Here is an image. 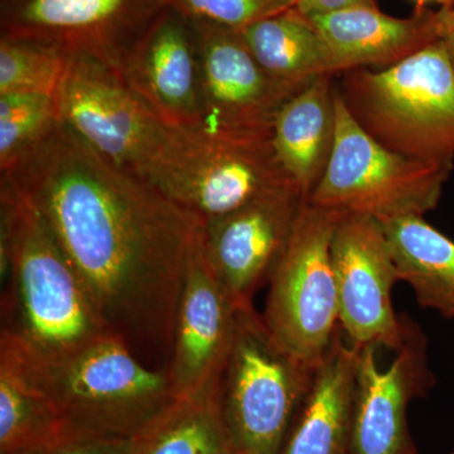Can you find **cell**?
I'll return each instance as SVG.
<instances>
[{
	"instance_id": "6da1fadb",
	"label": "cell",
	"mask_w": 454,
	"mask_h": 454,
	"mask_svg": "<svg viewBox=\"0 0 454 454\" xmlns=\"http://www.w3.org/2000/svg\"><path fill=\"white\" fill-rule=\"evenodd\" d=\"M2 178L46 221L107 331L145 365L168 372L202 221L61 121Z\"/></svg>"
},
{
	"instance_id": "7a4b0ae2",
	"label": "cell",
	"mask_w": 454,
	"mask_h": 454,
	"mask_svg": "<svg viewBox=\"0 0 454 454\" xmlns=\"http://www.w3.org/2000/svg\"><path fill=\"white\" fill-rule=\"evenodd\" d=\"M0 184V269L8 286L0 337L59 357L112 334L46 221L7 179Z\"/></svg>"
},
{
	"instance_id": "3957f363",
	"label": "cell",
	"mask_w": 454,
	"mask_h": 454,
	"mask_svg": "<svg viewBox=\"0 0 454 454\" xmlns=\"http://www.w3.org/2000/svg\"><path fill=\"white\" fill-rule=\"evenodd\" d=\"M0 366L46 399L74 438L137 437L177 399L167 372L113 334L59 357L0 337Z\"/></svg>"
},
{
	"instance_id": "277c9868",
	"label": "cell",
	"mask_w": 454,
	"mask_h": 454,
	"mask_svg": "<svg viewBox=\"0 0 454 454\" xmlns=\"http://www.w3.org/2000/svg\"><path fill=\"white\" fill-rule=\"evenodd\" d=\"M342 74L340 98L369 136L411 160L453 169L454 71L441 41L390 67Z\"/></svg>"
},
{
	"instance_id": "5b68a950",
	"label": "cell",
	"mask_w": 454,
	"mask_h": 454,
	"mask_svg": "<svg viewBox=\"0 0 454 454\" xmlns=\"http://www.w3.org/2000/svg\"><path fill=\"white\" fill-rule=\"evenodd\" d=\"M318 366L284 349L253 304L239 306L219 382L221 418L232 454L282 453Z\"/></svg>"
},
{
	"instance_id": "8992f818",
	"label": "cell",
	"mask_w": 454,
	"mask_h": 454,
	"mask_svg": "<svg viewBox=\"0 0 454 454\" xmlns=\"http://www.w3.org/2000/svg\"><path fill=\"white\" fill-rule=\"evenodd\" d=\"M142 179L202 223L294 184L271 139H234L175 128Z\"/></svg>"
},
{
	"instance_id": "52a82bcc",
	"label": "cell",
	"mask_w": 454,
	"mask_h": 454,
	"mask_svg": "<svg viewBox=\"0 0 454 454\" xmlns=\"http://www.w3.org/2000/svg\"><path fill=\"white\" fill-rule=\"evenodd\" d=\"M452 170L411 160L380 145L355 121L336 89L333 155L309 201L379 221L424 216L438 205Z\"/></svg>"
},
{
	"instance_id": "ba28073f",
	"label": "cell",
	"mask_w": 454,
	"mask_h": 454,
	"mask_svg": "<svg viewBox=\"0 0 454 454\" xmlns=\"http://www.w3.org/2000/svg\"><path fill=\"white\" fill-rule=\"evenodd\" d=\"M340 212L301 206L291 239L269 278L265 325L280 346L318 366L340 331L333 236Z\"/></svg>"
},
{
	"instance_id": "9c48e42d",
	"label": "cell",
	"mask_w": 454,
	"mask_h": 454,
	"mask_svg": "<svg viewBox=\"0 0 454 454\" xmlns=\"http://www.w3.org/2000/svg\"><path fill=\"white\" fill-rule=\"evenodd\" d=\"M59 121L98 155L142 178L175 128L103 59L68 55L56 95Z\"/></svg>"
},
{
	"instance_id": "30bf717a",
	"label": "cell",
	"mask_w": 454,
	"mask_h": 454,
	"mask_svg": "<svg viewBox=\"0 0 454 454\" xmlns=\"http://www.w3.org/2000/svg\"><path fill=\"white\" fill-rule=\"evenodd\" d=\"M199 46L201 115L196 131L234 139H271L274 121L304 86L268 73L240 32L191 25Z\"/></svg>"
},
{
	"instance_id": "8fae6325",
	"label": "cell",
	"mask_w": 454,
	"mask_h": 454,
	"mask_svg": "<svg viewBox=\"0 0 454 454\" xmlns=\"http://www.w3.org/2000/svg\"><path fill=\"white\" fill-rule=\"evenodd\" d=\"M331 250L340 330L357 348L397 351L404 342L405 321L394 310L393 288L400 282L399 274L380 221L340 214Z\"/></svg>"
},
{
	"instance_id": "7c38bea8",
	"label": "cell",
	"mask_w": 454,
	"mask_h": 454,
	"mask_svg": "<svg viewBox=\"0 0 454 454\" xmlns=\"http://www.w3.org/2000/svg\"><path fill=\"white\" fill-rule=\"evenodd\" d=\"M163 9L160 0H3V37L94 56L119 70Z\"/></svg>"
},
{
	"instance_id": "4fadbf2b",
	"label": "cell",
	"mask_w": 454,
	"mask_h": 454,
	"mask_svg": "<svg viewBox=\"0 0 454 454\" xmlns=\"http://www.w3.org/2000/svg\"><path fill=\"white\" fill-rule=\"evenodd\" d=\"M307 201L295 184L274 188L225 216L202 223L203 255L238 306L253 304L291 239Z\"/></svg>"
},
{
	"instance_id": "5bb4252c",
	"label": "cell",
	"mask_w": 454,
	"mask_h": 454,
	"mask_svg": "<svg viewBox=\"0 0 454 454\" xmlns=\"http://www.w3.org/2000/svg\"><path fill=\"white\" fill-rule=\"evenodd\" d=\"M238 309L208 267L199 235L184 271L167 372L177 399L219 390L234 340Z\"/></svg>"
},
{
	"instance_id": "9a60e30c",
	"label": "cell",
	"mask_w": 454,
	"mask_h": 454,
	"mask_svg": "<svg viewBox=\"0 0 454 454\" xmlns=\"http://www.w3.org/2000/svg\"><path fill=\"white\" fill-rule=\"evenodd\" d=\"M378 348H358L351 454H414L406 408L434 384L420 328L405 321L404 342L382 370Z\"/></svg>"
},
{
	"instance_id": "2e32d148",
	"label": "cell",
	"mask_w": 454,
	"mask_h": 454,
	"mask_svg": "<svg viewBox=\"0 0 454 454\" xmlns=\"http://www.w3.org/2000/svg\"><path fill=\"white\" fill-rule=\"evenodd\" d=\"M164 9L125 53L119 73L169 127L196 130L201 77L195 29Z\"/></svg>"
},
{
	"instance_id": "e0dca14e",
	"label": "cell",
	"mask_w": 454,
	"mask_h": 454,
	"mask_svg": "<svg viewBox=\"0 0 454 454\" xmlns=\"http://www.w3.org/2000/svg\"><path fill=\"white\" fill-rule=\"evenodd\" d=\"M309 18L333 53L339 74L390 67L439 40L438 14L424 8L409 18L387 16L376 5Z\"/></svg>"
},
{
	"instance_id": "ac0fdd59",
	"label": "cell",
	"mask_w": 454,
	"mask_h": 454,
	"mask_svg": "<svg viewBox=\"0 0 454 454\" xmlns=\"http://www.w3.org/2000/svg\"><path fill=\"white\" fill-rule=\"evenodd\" d=\"M357 351L339 331L280 454H351Z\"/></svg>"
},
{
	"instance_id": "d6986e66",
	"label": "cell",
	"mask_w": 454,
	"mask_h": 454,
	"mask_svg": "<svg viewBox=\"0 0 454 454\" xmlns=\"http://www.w3.org/2000/svg\"><path fill=\"white\" fill-rule=\"evenodd\" d=\"M334 138L336 88L333 74H324L286 101L271 133L278 162L307 200L324 177Z\"/></svg>"
},
{
	"instance_id": "ffe728a7",
	"label": "cell",
	"mask_w": 454,
	"mask_h": 454,
	"mask_svg": "<svg viewBox=\"0 0 454 454\" xmlns=\"http://www.w3.org/2000/svg\"><path fill=\"white\" fill-rule=\"evenodd\" d=\"M380 223L400 282L411 286L420 307L454 319V241L419 215L394 217Z\"/></svg>"
},
{
	"instance_id": "44dd1931",
	"label": "cell",
	"mask_w": 454,
	"mask_h": 454,
	"mask_svg": "<svg viewBox=\"0 0 454 454\" xmlns=\"http://www.w3.org/2000/svg\"><path fill=\"white\" fill-rule=\"evenodd\" d=\"M239 32L259 64L283 82L307 85L324 74H339L321 33L297 7L260 20Z\"/></svg>"
},
{
	"instance_id": "7402d4cb",
	"label": "cell",
	"mask_w": 454,
	"mask_h": 454,
	"mask_svg": "<svg viewBox=\"0 0 454 454\" xmlns=\"http://www.w3.org/2000/svg\"><path fill=\"white\" fill-rule=\"evenodd\" d=\"M133 454H232L219 390L176 399L133 438Z\"/></svg>"
},
{
	"instance_id": "603a6c76",
	"label": "cell",
	"mask_w": 454,
	"mask_h": 454,
	"mask_svg": "<svg viewBox=\"0 0 454 454\" xmlns=\"http://www.w3.org/2000/svg\"><path fill=\"white\" fill-rule=\"evenodd\" d=\"M76 439L40 394L0 366V454H22Z\"/></svg>"
},
{
	"instance_id": "cb8c5ba5",
	"label": "cell",
	"mask_w": 454,
	"mask_h": 454,
	"mask_svg": "<svg viewBox=\"0 0 454 454\" xmlns=\"http://www.w3.org/2000/svg\"><path fill=\"white\" fill-rule=\"evenodd\" d=\"M59 121L56 97L14 92L0 95V168L8 172L22 160Z\"/></svg>"
},
{
	"instance_id": "d4e9b609",
	"label": "cell",
	"mask_w": 454,
	"mask_h": 454,
	"mask_svg": "<svg viewBox=\"0 0 454 454\" xmlns=\"http://www.w3.org/2000/svg\"><path fill=\"white\" fill-rule=\"evenodd\" d=\"M67 61L68 53L55 46L2 37L0 95L32 92L56 97Z\"/></svg>"
},
{
	"instance_id": "484cf974",
	"label": "cell",
	"mask_w": 454,
	"mask_h": 454,
	"mask_svg": "<svg viewBox=\"0 0 454 454\" xmlns=\"http://www.w3.org/2000/svg\"><path fill=\"white\" fill-rule=\"evenodd\" d=\"M190 25H210L240 29L286 9L297 0H160Z\"/></svg>"
},
{
	"instance_id": "4316f807",
	"label": "cell",
	"mask_w": 454,
	"mask_h": 454,
	"mask_svg": "<svg viewBox=\"0 0 454 454\" xmlns=\"http://www.w3.org/2000/svg\"><path fill=\"white\" fill-rule=\"evenodd\" d=\"M22 454H133V438H76Z\"/></svg>"
},
{
	"instance_id": "83f0119b",
	"label": "cell",
	"mask_w": 454,
	"mask_h": 454,
	"mask_svg": "<svg viewBox=\"0 0 454 454\" xmlns=\"http://www.w3.org/2000/svg\"><path fill=\"white\" fill-rule=\"evenodd\" d=\"M360 5H376L375 0H297V7L307 17L333 13Z\"/></svg>"
},
{
	"instance_id": "f1b7e54d",
	"label": "cell",
	"mask_w": 454,
	"mask_h": 454,
	"mask_svg": "<svg viewBox=\"0 0 454 454\" xmlns=\"http://www.w3.org/2000/svg\"><path fill=\"white\" fill-rule=\"evenodd\" d=\"M437 14L439 41L443 43L454 71V4L452 7L442 8Z\"/></svg>"
},
{
	"instance_id": "f546056e",
	"label": "cell",
	"mask_w": 454,
	"mask_h": 454,
	"mask_svg": "<svg viewBox=\"0 0 454 454\" xmlns=\"http://www.w3.org/2000/svg\"><path fill=\"white\" fill-rule=\"evenodd\" d=\"M417 3L418 8H424V5L428 3H438V4L443 5V8L452 7L454 0H414Z\"/></svg>"
},
{
	"instance_id": "4dcf8cb0",
	"label": "cell",
	"mask_w": 454,
	"mask_h": 454,
	"mask_svg": "<svg viewBox=\"0 0 454 454\" xmlns=\"http://www.w3.org/2000/svg\"><path fill=\"white\" fill-rule=\"evenodd\" d=\"M454 454V453H453Z\"/></svg>"
}]
</instances>
